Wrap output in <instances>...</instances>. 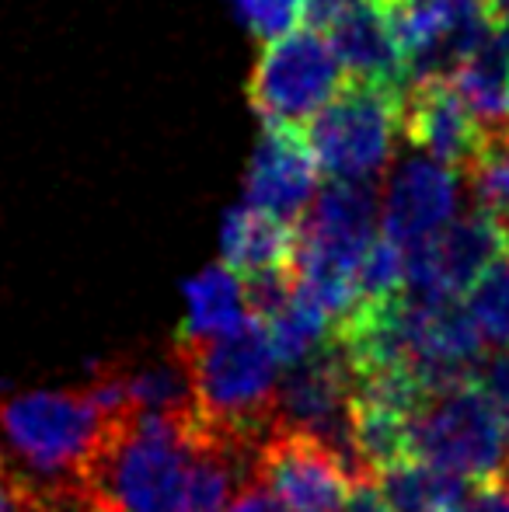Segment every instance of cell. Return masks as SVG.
Wrapping results in <instances>:
<instances>
[{
	"label": "cell",
	"mask_w": 509,
	"mask_h": 512,
	"mask_svg": "<svg viewBox=\"0 0 509 512\" xmlns=\"http://www.w3.org/2000/svg\"><path fill=\"white\" fill-rule=\"evenodd\" d=\"M461 512H509V478H492L471 485Z\"/></svg>",
	"instance_id": "d4e9b609"
},
{
	"label": "cell",
	"mask_w": 509,
	"mask_h": 512,
	"mask_svg": "<svg viewBox=\"0 0 509 512\" xmlns=\"http://www.w3.org/2000/svg\"><path fill=\"white\" fill-rule=\"evenodd\" d=\"M405 293V248L381 234L360 262V304Z\"/></svg>",
	"instance_id": "44dd1931"
},
{
	"label": "cell",
	"mask_w": 509,
	"mask_h": 512,
	"mask_svg": "<svg viewBox=\"0 0 509 512\" xmlns=\"http://www.w3.org/2000/svg\"><path fill=\"white\" fill-rule=\"evenodd\" d=\"M234 14L255 39L276 42L297 32V25L307 18V7L304 0H234Z\"/></svg>",
	"instance_id": "7402d4cb"
},
{
	"label": "cell",
	"mask_w": 509,
	"mask_h": 512,
	"mask_svg": "<svg viewBox=\"0 0 509 512\" xmlns=\"http://www.w3.org/2000/svg\"><path fill=\"white\" fill-rule=\"evenodd\" d=\"M339 512H394L391 499H387V492H384L381 474H374V471L356 474L353 488H349L346 506H342Z\"/></svg>",
	"instance_id": "cb8c5ba5"
},
{
	"label": "cell",
	"mask_w": 509,
	"mask_h": 512,
	"mask_svg": "<svg viewBox=\"0 0 509 512\" xmlns=\"http://www.w3.org/2000/svg\"><path fill=\"white\" fill-rule=\"evenodd\" d=\"M220 248H224V265L241 279L265 272H297L300 227L245 203L227 213Z\"/></svg>",
	"instance_id": "5bb4252c"
},
{
	"label": "cell",
	"mask_w": 509,
	"mask_h": 512,
	"mask_svg": "<svg viewBox=\"0 0 509 512\" xmlns=\"http://www.w3.org/2000/svg\"><path fill=\"white\" fill-rule=\"evenodd\" d=\"M478 387L489 394L492 408H496L499 422H503L506 443H509V352H496L492 359H485L475 373Z\"/></svg>",
	"instance_id": "603a6c76"
},
{
	"label": "cell",
	"mask_w": 509,
	"mask_h": 512,
	"mask_svg": "<svg viewBox=\"0 0 509 512\" xmlns=\"http://www.w3.org/2000/svg\"><path fill=\"white\" fill-rule=\"evenodd\" d=\"M394 512H461L471 485L429 464H405L381 474Z\"/></svg>",
	"instance_id": "e0dca14e"
},
{
	"label": "cell",
	"mask_w": 509,
	"mask_h": 512,
	"mask_svg": "<svg viewBox=\"0 0 509 512\" xmlns=\"http://www.w3.org/2000/svg\"><path fill=\"white\" fill-rule=\"evenodd\" d=\"M318 175V157L304 129L265 122L245 178V203L293 223L318 199Z\"/></svg>",
	"instance_id": "30bf717a"
},
{
	"label": "cell",
	"mask_w": 509,
	"mask_h": 512,
	"mask_svg": "<svg viewBox=\"0 0 509 512\" xmlns=\"http://www.w3.org/2000/svg\"><path fill=\"white\" fill-rule=\"evenodd\" d=\"M105 411L88 391H39L0 405V432L11 450L49 481L81 478L105 436Z\"/></svg>",
	"instance_id": "277c9868"
},
{
	"label": "cell",
	"mask_w": 509,
	"mask_h": 512,
	"mask_svg": "<svg viewBox=\"0 0 509 512\" xmlns=\"http://www.w3.org/2000/svg\"><path fill=\"white\" fill-rule=\"evenodd\" d=\"M457 213V175L433 157H412L391 175L381 213V234L401 248L436 237Z\"/></svg>",
	"instance_id": "7c38bea8"
},
{
	"label": "cell",
	"mask_w": 509,
	"mask_h": 512,
	"mask_svg": "<svg viewBox=\"0 0 509 512\" xmlns=\"http://www.w3.org/2000/svg\"><path fill=\"white\" fill-rule=\"evenodd\" d=\"M7 401V380H0V405Z\"/></svg>",
	"instance_id": "f1b7e54d"
},
{
	"label": "cell",
	"mask_w": 509,
	"mask_h": 512,
	"mask_svg": "<svg viewBox=\"0 0 509 512\" xmlns=\"http://www.w3.org/2000/svg\"><path fill=\"white\" fill-rule=\"evenodd\" d=\"M405 91L370 81H349L311 122L304 136L318 168L332 182H370L391 164L401 129Z\"/></svg>",
	"instance_id": "3957f363"
},
{
	"label": "cell",
	"mask_w": 509,
	"mask_h": 512,
	"mask_svg": "<svg viewBox=\"0 0 509 512\" xmlns=\"http://www.w3.org/2000/svg\"><path fill=\"white\" fill-rule=\"evenodd\" d=\"M304 7H307V21H311V28L328 32V28L339 21V14L349 7V0H304Z\"/></svg>",
	"instance_id": "4316f807"
},
{
	"label": "cell",
	"mask_w": 509,
	"mask_h": 512,
	"mask_svg": "<svg viewBox=\"0 0 509 512\" xmlns=\"http://www.w3.org/2000/svg\"><path fill=\"white\" fill-rule=\"evenodd\" d=\"M231 512H290V509H286L265 485L245 481V485L238 488V495H234Z\"/></svg>",
	"instance_id": "484cf974"
},
{
	"label": "cell",
	"mask_w": 509,
	"mask_h": 512,
	"mask_svg": "<svg viewBox=\"0 0 509 512\" xmlns=\"http://www.w3.org/2000/svg\"><path fill=\"white\" fill-rule=\"evenodd\" d=\"M189 366L196 411L224 439L258 450L276 429L279 359L265 321L248 317L241 328L203 342H175Z\"/></svg>",
	"instance_id": "7a4b0ae2"
},
{
	"label": "cell",
	"mask_w": 509,
	"mask_h": 512,
	"mask_svg": "<svg viewBox=\"0 0 509 512\" xmlns=\"http://www.w3.org/2000/svg\"><path fill=\"white\" fill-rule=\"evenodd\" d=\"M353 478V464L325 439L279 425L262 439L252 464V481L269 488L290 512H339Z\"/></svg>",
	"instance_id": "9c48e42d"
},
{
	"label": "cell",
	"mask_w": 509,
	"mask_h": 512,
	"mask_svg": "<svg viewBox=\"0 0 509 512\" xmlns=\"http://www.w3.org/2000/svg\"><path fill=\"white\" fill-rule=\"evenodd\" d=\"M468 314L485 342L509 345V258L492 265L468 290Z\"/></svg>",
	"instance_id": "ffe728a7"
},
{
	"label": "cell",
	"mask_w": 509,
	"mask_h": 512,
	"mask_svg": "<svg viewBox=\"0 0 509 512\" xmlns=\"http://www.w3.org/2000/svg\"><path fill=\"white\" fill-rule=\"evenodd\" d=\"M248 317L252 314L245 300V279L224 262L210 265L185 283V321L175 342H203V338L227 335L241 328Z\"/></svg>",
	"instance_id": "9a60e30c"
},
{
	"label": "cell",
	"mask_w": 509,
	"mask_h": 512,
	"mask_svg": "<svg viewBox=\"0 0 509 512\" xmlns=\"http://www.w3.org/2000/svg\"><path fill=\"white\" fill-rule=\"evenodd\" d=\"M415 457L468 485L509 478L503 422L478 380L433 398V405L415 418Z\"/></svg>",
	"instance_id": "8992f818"
},
{
	"label": "cell",
	"mask_w": 509,
	"mask_h": 512,
	"mask_svg": "<svg viewBox=\"0 0 509 512\" xmlns=\"http://www.w3.org/2000/svg\"><path fill=\"white\" fill-rule=\"evenodd\" d=\"M450 81L485 129L509 126V32L496 28V35Z\"/></svg>",
	"instance_id": "2e32d148"
},
{
	"label": "cell",
	"mask_w": 509,
	"mask_h": 512,
	"mask_svg": "<svg viewBox=\"0 0 509 512\" xmlns=\"http://www.w3.org/2000/svg\"><path fill=\"white\" fill-rule=\"evenodd\" d=\"M475 206L496 220H509V126H489L475 157L464 168Z\"/></svg>",
	"instance_id": "d6986e66"
},
{
	"label": "cell",
	"mask_w": 509,
	"mask_h": 512,
	"mask_svg": "<svg viewBox=\"0 0 509 512\" xmlns=\"http://www.w3.org/2000/svg\"><path fill=\"white\" fill-rule=\"evenodd\" d=\"M265 328H269L276 359L283 366H293V363H300V359L311 356V352H318L321 345L332 338L335 317L328 314L311 293H304L297 286L290 304L279 310L272 321H265Z\"/></svg>",
	"instance_id": "ac0fdd59"
},
{
	"label": "cell",
	"mask_w": 509,
	"mask_h": 512,
	"mask_svg": "<svg viewBox=\"0 0 509 512\" xmlns=\"http://www.w3.org/2000/svg\"><path fill=\"white\" fill-rule=\"evenodd\" d=\"M401 133L412 147L454 171L471 164L485 126L454 88V81H419L401 98Z\"/></svg>",
	"instance_id": "8fae6325"
},
{
	"label": "cell",
	"mask_w": 509,
	"mask_h": 512,
	"mask_svg": "<svg viewBox=\"0 0 509 512\" xmlns=\"http://www.w3.org/2000/svg\"><path fill=\"white\" fill-rule=\"evenodd\" d=\"M503 258H509V227L475 209L429 241L405 248V293L415 300H457Z\"/></svg>",
	"instance_id": "52a82bcc"
},
{
	"label": "cell",
	"mask_w": 509,
	"mask_h": 512,
	"mask_svg": "<svg viewBox=\"0 0 509 512\" xmlns=\"http://www.w3.org/2000/svg\"><path fill=\"white\" fill-rule=\"evenodd\" d=\"M276 425L325 439L356 474H363L353 450V370L332 338L307 359L286 366L279 380Z\"/></svg>",
	"instance_id": "ba28073f"
},
{
	"label": "cell",
	"mask_w": 509,
	"mask_h": 512,
	"mask_svg": "<svg viewBox=\"0 0 509 512\" xmlns=\"http://www.w3.org/2000/svg\"><path fill=\"white\" fill-rule=\"evenodd\" d=\"M489 11H492V21H496V28L509 32V0H489Z\"/></svg>",
	"instance_id": "83f0119b"
},
{
	"label": "cell",
	"mask_w": 509,
	"mask_h": 512,
	"mask_svg": "<svg viewBox=\"0 0 509 512\" xmlns=\"http://www.w3.org/2000/svg\"><path fill=\"white\" fill-rule=\"evenodd\" d=\"M255 453L192 415L109 418L81 481L116 512H231Z\"/></svg>",
	"instance_id": "6da1fadb"
},
{
	"label": "cell",
	"mask_w": 509,
	"mask_h": 512,
	"mask_svg": "<svg viewBox=\"0 0 509 512\" xmlns=\"http://www.w3.org/2000/svg\"><path fill=\"white\" fill-rule=\"evenodd\" d=\"M325 35L332 39V49L349 81L408 91L405 53H401L381 0H349V7Z\"/></svg>",
	"instance_id": "4fadbf2b"
},
{
	"label": "cell",
	"mask_w": 509,
	"mask_h": 512,
	"mask_svg": "<svg viewBox=\"0 0 509 512\" xmlns=\"http://www.w3.org/2000/svg\"><path fill=\"white\" fill-rule=\"evenodd\" d=\"M349 84L321 28H297L265 42L248 77V102L265 122L304 129Z\"/></svg>",
	"instance_id": "5b68a950"
}]
</instances>
